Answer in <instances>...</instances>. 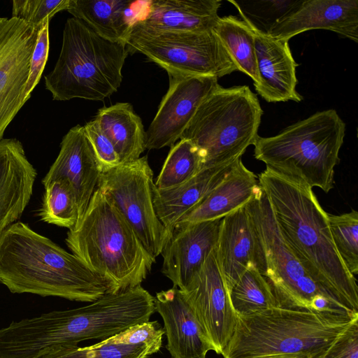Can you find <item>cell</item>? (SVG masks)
<instances>
[{"label":"cell","mask_w":358,"mask_h":358,"mask_svg":"<svg viewBox=\"0 0 358 358\" xmlns=\"http://www.w3.org/2000/svg\"><path fill=\"white\" fill-rule=\"evenodd\" d=\"M257 177L278 228L295 256L319 285L358 314L357 279L336 250L327 213L313 189L267 169Z\"/></svg>","instance_id":"1"},{"label":"cell","mask_w":358,"mask_h":358,"mask_svg":"<svg viewBox=\"0 0 358 358\" xmlns=\"http://www.w3.org/2000/svg\"><path fill=\"white\" fill-rule=\"evenodd\" d=\"M0 282L12 293L84 302L111 292L110 283L76 256L22 222L0 235Z\"/></svg>","instance_id":"2"},{"label":"cell","mask_w":358,"mask_h":358,"mask_svg":"<svg viewBox=\"0 0 358 358\" xmlns=\"http://www.w3.org/2000/svg\"><path fill=\"white\" fill-rule=\"evenodd\" d=\"M358 322V315L276 306L238 316L223 358H320Z\"/></svg>","instance_id":"3"},{"label":"cell","mask_w":358,"mask_h":358,"mask_svg":"<svg viewBox=\"0 0 358 358\" xmlns=\"http://www.w3.org/2000/svg\"><path fill=\"white\" fill-rule=\"evenodd\" d=\"M65 241L90 270L110 283V293L141 285L155 262L122 215L97 187Z\"/></svg>","instance_id":"4"},{"label":"cell","mask_w":358,"mask_h":358,"mask_svg":"<svg viewBox=\"0 0 358 358\" xmlns=\"http://www.w3.org/2000/svg\"><path fill=\"white\" fill-rule=\"evenodd\" d=\"M345 133V124L335 110L317 112L275 136H258L254 157L281 177L327 193Z\"/></svg>","instance_id":"5"},{"label":"cell","mask_w":358,"mask_h":358,"mask_svg":"<svg viewBox=\"0 0 358 358\" xmlns=\"http://www.w3.org/2000/svg\"><path fill=\"white\" fill-rule=\"evenodd\" d=\"M129 54L127 43L109 41L83 21L69 18L56 64L45 76L55 101H103L117 92Z\"/></svg>","instance_id":"6"},{"label":"cell","mask_w":358,"mask_h":358,"mask_svg":"<svg viewBox=\"0 0 358 358\" xmlns=\"http://www.w3.org/2000/svg\"><path fill=\"white\" fill-rule=\"evenodd\" d=\"M262 115L259 99L248 86L220 85L199 105L180 138L202 151L203 168L231 162L255 144Z\"/></svg>","instance_id":"7"},{"label":"cell","mask_w":358,"mask_h":358,"mask_svg":"<svg viewBox=\"0 0 358 358\" xmlns=\"http://www.w3.org/2000/svg\"><path fill=\"white\" fill-rule=\"evenodd\" d=\"M247 207L263 250V275L273 290L278 306L355 315L319 285L295 256L278 228L267 196L260 185Z\"/></svg>","instance_id":"8"},{"label":"cell","mask_w":358,"mask_h":358,"mask_svg":"<svg viewBox=\"0 0 358 358\" xmlns=\"http://www.w3.org/2000/svg\"><path fill=\"white\" fill-rule=\"evenodd\" d=\"M126 43L129 53L145 55L167 73L220 78L237 71L213 29L166 31L149 29L135 22Z\"/></svg>","instance_id":"9"},{"label":"cell","mask_w":358,"mask_h":358,"mask_svg":"<svg viewBox=\"0 0 358 358\" xmlns=\"http://www.w3.org/2000/svg\"><path fill=\"white\" fill-rule=\"evenodd\" d=\"M153 184V173L144 156L103 171L96 187L122 215L155 259L161 255L169 234L154 208Z\"/></svg>","instance_id":"10"},{"label":"cell","mask_w":358,"mask_h":358,"mask_svg":"<svg viewBox=\"0 0 358 358\" xmlns=\"http://www.w3.org/2000/svg\"><path fill=\"white\" fill-rule=\"evenodd\" d=\"M180 291L214 352L222 355L234 332L238 315L231 305L229 292L219 266L216 248L199 271Z\"/></svg>","instance_id":"11"},{"label":"cell","mask_w":358,"mask_h":358,"mask_svg":"<svg viewBox=\"0 0 358 358\" xmlns=\"http://www.w3.org/2000/svg\"><path fill=\"white\" fill-rule=\"evenodd\" d=\"M38 33L21 20L0 17V141L25 103L24 90Z\"/></svg>","instance_id":"12"},{"label":"cell","mask_w":358,"mask_h":358,"mask_svg":"<svg viewBox=\"0 0 358 358\" xmlns=\"http://www.w3.org/2000/svg\"><path fill=\"white\" fill-rule=\"evenodd\" d=\"M168 76L169 89L145 131V149L173 146L199 105L220 86L218 78L213 76L179 73H168Z\"/></svg>","instance_id":"13"},{"label":"cell","mask_w":358,"mask_h":358,"mask_svg":"<svg viewBox=\"0 0 358 358\" xmlns=\"http://www.w3.org/2000/svg\"><path fill=\"white\" fill-rule=\"evenodd\" d=\"M222 218L180 222L172 229L161 255L162 273L182 290L216 248Z\"/></svg>","instance_id":"14"},{"label":"cell","mask_w":358,"mask_h":358,"mask_svg":"<svg viewBox=\"0 0 358 358\" xmlns=\"http://www.w3.org/2000/svg\"><path fill=\"white\" fill-rule=\"evenodd\" d=\"M313 29H326L358 41L357 0H299L278 20L268 34L289 41Z\"/></svg>","instance_id":"15"},{"label":"cell","mask_w":358,"mask_h":358,"mask_svg":"<svg viewBox=\"0 0 358 358\" xmlns=\"http://www.w3.org/2000/svg\"><path fill=\"white\" fill-rule=\"evenodd\" d=\"M216 255L229 292L247 268L264 274L263 250L247 204L222 218Z\"/></svg>","instance_id":"16"},{"label":"cell","mask_w":358,"mask_h":358,"mask_svg":"<svg viewBox=\"0 0 358 358\" xmlns=\"http://www.w3.org/2000/svg\"><path fill=\"white\" fill-rule=\"evenodd\" d=\"M101 172L84 127L78 124L63 137L59 155L42 183L45 185L57 178H64L70 182L76 198L78 222L86 211Z\"/></svg>","instance_id":"17"},{"label":"cell","mask_w":358,"mask_h":358,"mask_svg":"<svg viewBox=\"0 0 358 358\" xmlns=\"http://www.w3.org/2000/svg\"><path fill=\"white\" fill-rule=\"evenodd\" d=\"M247 24L254 36L259 79L255 88L258 94L267 102L301 101L303 97L296 90L299 64L292 56L289 41L276 39Z\"/></svg>","instance_id":"18"},{"label":"cell","mask_w":358,"mask_h":358,"mask_svg":"<svg viewBox=\"0 0 358 358\" xmlns=\"http://www.w3.org/2000/svg\"><path fill=\"white\" fill-rule=\"evenodd\" d=\"M155 308L163 320L166 348L173 358H206L209 351H214L178 288L157 292Z\"/></svg>","instance_id":"19"},{"label":"cell","mask_w":358,"mask_h":358,"mask_svg":"<svg viewBox=\"0 0 358 358\" xmlns=\"http://www.w3.org/2000/svg\"><path fill=\"white\" fill-rule=\"evenodd\" d=\"M37 173L16 138L0 141V235L28 205Z\"/></svg>","instance_id":"20"},{"label":"cell","mask_w":358,"mask_h":358,"mask_svg":"<svg viewBox=\"0 0 358 358\" xmlns=\"http://www.w3.org/2000/svg\"><path fill=\"white\" fill-rule=\"evenodd\" d=\"M237 159L204 167L186 182L169 189H159L153 184L154 208L169 235L179 221L224 179Z\"/></svg>","instance_id":"21"},{"label":"cell","mask_w":358,"mask_h":358,"mask_svg":"<svg viewBox=\"0 0 358 358\" xmlns=\"http://www.w3.org/2000/svg\"><path fill=\"white\" fill-rule=\"evenodd\" d=\"M220 0H153L137 22L155 30L204 31L212 30L219 18Z\"/></svg>","instance_id":"22"},{"label":"cell","mask_w":358,"mask_h":358,"mask_svg":"<svg viewBox=\"0 0 358 358\" xmlns=\"http://www.w3.org/2000/svg\"><path fill=\"white\" fill-rule=\"evenodd\" d=\"M259 187L258 177L238 158L224 179L180 222L223 218L246 205Z\"/></svg>","instance_id":"23"},{"label":"cell","mask_w":358,"mask_h":358,"mask_svg":"<svg viewBox=\"0 0 358 358\" xmlns=\"http://www.w3.org/2000/svg\"><path fill=\"white\" fill-rule=\"evenodd\" d=\"M134 3L127 0H71L67 11L101 36L126 43L133 24L138 20L133 11Z\"/></svg>","instance_id":"24"},{"label":"cell","mask_w":358,"mask_h":358,"mask_svg":"<svg viewBox=\"0 0 358 358\" xmlns=\"http://www.w3.org/2000/svg\"><path fill=\"white\" fill-rule=\"evenodd\" d=\"M94 120L113 145L120 164L141 157L145 150V131L130 103H117L101 108Z\"/></svg>","instance_id":"25"},{"label":"cell","mask_w":358,"mask_h":358,"mask_svg":"<svg viewBox=\"0 0 358 358\" xmlns=\"http://www.w3.org/2000/svg\"><path fill=\"white\" fill-rule=\"evenodd\" d=\"M237 71L252 79L254 86L259 83L253 33L243 20L234 15L219 17L213 29Z\"/></svg>","instance_id":"26"},{"label":"cell","mask_w":358,"mask_h":358,"mask_svg":"<svg viewBox=\"0 0 358 358\" xmlns=\"http://www.w3.org/2000/svg\"><path fill=\"white\" fill-rule=\"evenodd\" d=\"M231 305L238 316H244L278 306L273 290L265 277L250 267L229 290Z\"/></svg>","instance_id":"27"},{"label":"cell","mask_w":358,"mask_h":358,"mask_svg":"<svg viewBox=\"0 0 358 358\" xmlns=\"http://www.w3.org/2000/svg\"><path fill=\"white\" fill-rule=\"evenodd\" d=\"M204 162L202 151L191 141L180 138L171 147L155 186L159 189L178 186L198 173Z\"/></svg>","instance_id":"28"},{"label":"cell","mask_w":358,"mask_h":358,"mask_svg":"<svg viewBox=\"0 0 358 358\" xmlns=\"http://www.w3.org/2000/svg\"><path fill=\"white\" fill-rule=\"evenodd\" d=\"M41 220L48 224L72 229L78 220V210L73 189L64 178H57L44 185Z\"/></svg>","instance_id":"29"},{"label":"cell","mask_w":358,"mask_h":358,"mask_svg":"<svg viewBox=\"0 0 358 358\" xmlns=\"http://www.w3.org/2000/svg\"><path fill=\"white\" fill-rule=\"evenodd\" d=\"M336 250L348 271L358 274V213L352 210L341 215L327 213Z\"/></svg>","instance_id":"30"},{"label":"cell","mask_w":358,"mask_h":358,"mask_svg":"<svg viewBox=\"0 0 358 358\" xmlns=\"http://www.w3.org/2000/svg\"><path fill=\"white\" fill-rule=\"evenodd\" d=\"M299 0L236 1L229 0L247 24L268 34L273 24L294 8Z\"/></svg>","instance_id":"31"},{"label":"cell","mask_w":358,"mask_h":358,"mask_svg":"<svg viewBox=\"0 0 358 358\" xmlns=\"http://www.w3.org/2000/svg\"><path fill=\"white\" fill-rule=\"evenodd\" d=\"M155 353L145 344H113L101 341L90 346L61 350L43 358H147Z\"/></svg>","instance_id":"32"},{"label":"cell","mask_w":358,"mask_h":358,"mask_svg":"<svg viewBox=\"0 0 358 358\" xmlns=\"http://www.w3.org/2000/svg\"><path fill=\"white\" fill-rule=\"evenodd\" d=\"M71 0H14L12 17L39 30L58 12L67 10Z\"/></svg>","instance_id":"33"},{"label":"cell","mask_w":358,"mask_h":358,"mask_svg":"<svg viewBox=\"0 0 358 358\" xmlns=\"http://www.w3.org/2000/svg\"><path fill=\"white\" fill-rule=\"evenodd\" d=\"M164 334V329L157 321H148L131 326L124 331L103 341L113 344H145L156 353L162 347Z\"/></svg>","instance_id":"34"},{"label":"cell","mask_w":358,"mask_h":358,"mask_svg":"<svg viewBox=\"0 0 358 358\" xmlns=\"http://www.w3.org/2000/svg\"><path fill=\"white\" fill-rule=\"evenodd\" d=\"M49 24L50 22H46L38 33L24 90L25 102L29 99L33 90L38 83L48 60L50 48Z\"/></svg>","instance_id":"35"},{"label":"cell","mask_w":358,"mask_h":358,"mask_svg":"<svg viewBox=\"0 0 358 358\" xmlns=\"http://www.w3.org/2000/svg\"><path fill=\"white\" fill-rule=\"evenodd\" d=\"M83 127L102 171L119 165L120 159L113 145L101 130L96 121L94 119Z\"/></svg>","instance_id":"36"},{"label":"cell","mask_w":358,"mask_h":358,"mask_svg":"<svg viewBox=\"0 0 358 358\" xmlns=\"http://www.w3.org/2000/svg\"><path fill=\"white\" fill-rule=\"evenodd\" d=\"M358 322L346 332L320 358H357Z\"/></svg>","instance_id":"37"},{"label":"cell","mask_w":358,"mask_h":358,"mask_svg":"<svg viewBox=\"0 0 358 358\" xmlns=\"http://www.w3.org/2000/svg\"><path fill=\"white\" fill-rule=\"evenodd\" d=\"M257 358H303L299 357H294V356H270V357H262Z\"/></svg>","instance_id":"38"}]
</instances>
